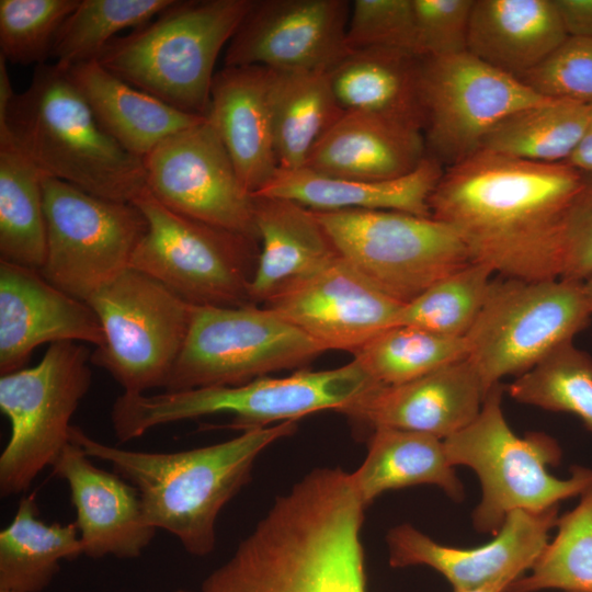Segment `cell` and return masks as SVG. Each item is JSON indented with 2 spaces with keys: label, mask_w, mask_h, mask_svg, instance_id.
<instances>
[{
  "label": "cell",
  "mask_w": 592,
  "mask_h": 592,
  "mask_svg": "<svg viewBox=\"0 0 592 592\" xmlns=\"http://www.w3.org/2000/svg\"><path fill=\"white\" fill-rule=\"evenodd\" d=\"M365 509L348 474L309 471L275 499L202 592H367Z\"/></svg>",
  "instance_id": "1"
},
{
  "label": "cell",
  "mask_w": 592,
  "mask_h": 592,
  "mask_svg": "<svg viewBox=\"0 0 592 592\" xmlns=\"http://www.w3.org/2000/svg\"><path fill=\"white\" fill-rule=\"evenodd\" d=\"M580 179L566 162L479 150L444 169L431 216L459 235L473 262L503 277L560 278L551 232Z\"/></svg>",
  "instance_id": "2"
},
{
  "label": "cell",
  "mask_w": 592,
  "mask_h": 592,
  "mask_svg": "<svg viewBox=\"0 0 592 592\" xmlns=\"http://www.w3.org/2000/svg\"><path fill=\"white\" fill-rule=\"evenodd\" d=\"M296 429V421H285L172 453L107 445L76 425L70 428L69 440L89 457L111 464L114 473L136 488L149 525L175 536L189 554L206 556L216 545L219 512L249 482L259 455Z\"/></svg>",
  "instance_id": "3"
},
{
  "label": "cell",
  "mask_w": 592,
  "mask_h": 592,
  "mask_svg": "<svg viewBox=\"0 0 592 592\" xmlns=\"http://www.w3.org/2000/svg\"><path fill=\"white\" fill-rule=\"evenodd\" d=\"M20 150L46 177L99 197L132 203L147 190L143 159L122 148L96 122L67 72L36 66L3 116Z\"/></svg>",
  "instance_id": "4"
},
{
  "label": "cell",
  "mask_w": 592,
  "mask_h": 592,
  "mask_svg": "<svg viewBox=\"0 0 592 592\" xmlns=\"http://www.w3.org/2000/svg\"><path fill=\"white\" fill-rule=\"evenodd\" d=\"M253 0H174L115 37L96 59L110 72L187 114L207 117L215 64Z\"/></svg>",
  "instance_id": "5"
},
{
  "label": "cell",
  "mask_w": 592,
  "mask_h": 592,
  "mask_svg": "<svg viewBox=\"0 0 592 592\" xmlns=\"http://www.w3.org/2000/svg\"><path fill=\"white\" fill-rule=\"evenodd\" d=\"M354 360L327 371L301 369L286 377H259L236 386H213L147 395L124 391L111 409L122 443L179 421L226 413L228 428L247 431L273 422L296 421L322 410L338 411L376 385Z\"/></svg>",
  "instance_id": "6"
},
{
  "label": "cell",
  "mask_w": 592,
  "mask_h": 592,
  "mask_svg": "<svg viewBox=\"0 0 592 592\" xmlns=\"http://www.w3.org/2000/svg\"><path fill=\"white\" fill-rule=\"evenodd\" d=\"M504 386L493 385L477 418L443 440L453 467L466 466L479 478L481 498L473 512L479 533L496 535L516 510L543 512L580 496L592 482V469L573 466L569 478L553 476L548 467L561 462L558 442L543 432L516 435L502 410Z\"/></svg>",
  "instance_id": "7"
},
{
  "label": "cell",
  "mask_w": 592,
  "mask_h": 592,
  "mask_svg": "<svg viewBox=\"0 0 592 592\" xmlns=\"http://www.w3.org/2000/svg\"><path fill=\"white\" fill-rule=\"evenodd\" d=\"M583 282L567 278H493L482 309L465 337L467 358L486 394L506 376L531 371L591 320Z\"/></svg>",
  "instance_id": "8"
},
{
  "label": "cell",
  "mask_w": 592,
  "mask_h": 592,
  "mask_svg": "<svg viewBox=\"0 0 592 592\" xmlns=\"http://www.w3.org/2000/svg\"><path fill=\"white\" fill-rule=\"evenodd\" d=\"M134 203L147 231L130 267L161 282L190 305L237 307L250 304L257 267V239L178 214L148 190Z\"/></svg>",
  "instance_id": "9"
},
{
  "label": "cell",
  "mask_w": 592,
  "mask_h": 592,
  "mask_svg": "<svg viewBox=\"0 0 592 592\" xmlns=\"http://www.w3.org/2000/svg\"><path fill=\"white\" fill-rule=\"evenodd\" d=\"M91 353L55 342L35 366L1 375L0 409L11 424L0 456L2 498L26 491L70 442L71 417L92 382Z\"/></svg>",
  "instance_id": "10"
},
{
  "label": "cell",
  "mask_w": 592,
  "mask_h": 592,
  "mask_svg": "<svg viewBox=\"0 0 592 592\" xmlns=\"http://www.w3.org/2000/svg\"><path fill=\"white\" fill-rule=\"evenodd\" d=\"M312 212L339 254L402 305L473 262L459 235L433 217L394 210Z\"/></svg>",
  "instance_id": "11"
},
{
  "label": "cell",
  "mask_w": 592,
  "mask_h": 592,
  "mask_svg": "<svg viewBox=\"0 0 592 592\" xmlns=\"http://www.w3.org/2000/svg\"><path fill=\"white\" fill-rule=\"evenodd\" d=\"M323 351L264 306L191 305L187 335L163 389L242 385L307 364Z\"/></svg>",
  "instance_id": "12"
},
{
  "label": "cell",
  "mask_w": 592,
  "mask_h": 592,
  "mask_svg": "<svg viewBox=\"0 0 592 592\" xmlns=\"http://www.w3.org/2000/svg\"><path fill=\"white\" fill-rule=\"evenodd\" d=\"M104 331L91 364L126 392L163 388L184 345L191 305L152 276L128 267L86 301Z\"/></svg>",
  "instance_id": "13"
},
{
  "label": "cell",
  "mask_w": 592,
  "mask_h": 592,
  "mask_svg": "<svg viewBox=\"0 0 592 592\" xmlns=\"http://www.w3.org/2000/svg\"><path fill=\"white\" fill-rule=\"evenodd\" d=\"M46 257L41 274L70 296L87 301L130 267L148 224L128 202L95 196L43 175Z\"/></svg>",
  "instance_id": "14"
},
{
  "label": "cell",
  "mask_w": 592,
  "mask_h": 592,
  "mask_svg": "<svg viewBox=\"0 0 592 592\" xmlns=\"http://www.w3.org/2000/svg\"><path fill=\"white\" fill-rule=\"evenodd\" d=\"M546 98L468 52L422 58L426 155L448 168L481 148L502 119Z\"/></svg>",
  "instance_id": "15"
},
{
  "label": "cell",
  "mask_w": 592,
  "mask_h": 592,
  "mask_svg": "<svg viewBox=\"0 0 592 592\" xmlns=\"http://www.w3.org/2000/svg\"><path fill=\"white\" fill-rule=\"evenodd\" d=\"M143 163L147 190L162 205L259 241L253 195L208 117L162 140Z\"/></svg>",
  "instance_id": "16"
},
{
  "label": "cell",
  "mask_w": 592,
  "mask_h": 592,
  "mask_svg": "<svg viewBox=\"0 0 592 592\" xmlns=\"http://www.w3.org/2000/svg\"><path fill=\"white\" fill-rule=\"evenodd\" d=\"M350 11L346 0H253L225 66L328 72L350 50Z\"/></svg>",
  "instance_id": "17"
},
{
  "label": "cell",
  "mask_w": 592,
  "mask_h": 592,
  "mask_svg": "<svg viewBox=\"0 0 592 592\" xmlns=\"http://www.w3.org/2000/svg\"><path fill=\"white\" fill-rule=\"evenodd\" d=\"M263 306L297 327L325 351L354 353L373 337L395 326L403 305L339 254Z\"/></svg>",
  "instance_id": "18"
},
{
  "label": "cell",
  "mask_w": 592,
  "mask_h": 592,
  "mask_svg": "<svg viewBox=\"0 0 592 592\" xmlns=\"http://www.w3.org/2000/svg\"><path fill=\"white\" fill-rule=\"evenodd\" d=\"M558 506L543 512H511L494 538L474 548L444 546L410 524L392 527L387 536L394 568L423 565L444 576L454 591H471L500 580L514 581L533 566L556 527Z\"/></svg>",
  "instance_id": "19"
},
{
  "label": "cell",
  "mask_w": 592,
  "mask_h": 592,
  "mask_svg": "<svg viewBox=\"0 0 592 592\" xmlns=\"http://www.w3.org/2000/svg\"><path fill=\"white\" fill-rule=\"evenodd\" d=\"M486 396L466 357L407 383L376 384L337 412L373 431L391 428L445 440L477 418Z\"/></svg>",
  "instance_id": "20"
},
{
  "label": "cell",
  "mask_w": 592,
  "mask_h": 592,
  "mask_svg": "<svg viewBox=\"0 0 592 592\" xmlns=\"http://www.w3.org/2000/svg\"><path fill=\"white\" fill-rule=\"evenodd\" d=\"M99 317L50 284L38 270L0 260V373L24 367L43 343L104 344Z\"/></svg>",
  "instance_id": "21"
},
{
  "label": "cell",
  "mask_w": 592,
  "mask_h": 592,
  "mask_svg": "<svg viewBox=\"0 0 592 592\" xmlns=\"http://www.w3.org/2000/svg\"><path fill=\"white\" fill-rule=\"evenodd\" d=\"M70 441L53 465V474L70 489L83 555L90 558L139 557L157 528L146 521L136 488L116 473L102 469Z\"/></svg>",
  "instance_id": "22"
},
{
  "label": "cell",
  "mask_w": 592,
  "mask_h": 592,
  "mask_svg": "<svg viewBox=\"0 0 592 592\" xmlns=\"http://www.w3.org/2000/svg\"><path fill=\"white\" fill-rule=\"evenodd\" d=\"M267 68L225 66L215 73L208 119L244 189L259 193L278 170L269 100Z\"/></svg>",
  "instance_id": "23"
},
{
  "label": "cell",
  "mask_w": 592,
  "mask_h": 592,
  "mask_svg": "<svg viewBox=\"0 0 592 592\" xmlns=\"http://www.w3.org/2000/svg\"><path fill=\"white\" fill-rule=\"evenodd\" d=\"M425 156L422 132L344 111L314 146L305 168L334 178L390 180L412 172Z\"/></svg>",
  "instance_id": "24"
},
{
  "label": "cell",
  "mask_w": 592,
  "mask_h": 592,
  "mask_svg": "<svg viewBox=\"0 0 592 592\" xmlns=\"http://www.w3.org/2000/svg\"><path fill=\"white\" fill-rule=\"evenodd\" d=\"M260 243L249 286L250 304L276 294L321 270L339 252L314 212L281 197L253 195Z\"/></svg>",
  "instance_id": "25"
},
{
  "label": "cell",
  "mask_w": 592,
  "mask_h": 592,
  "mask_svg": "<svg viewBox=\"0 0 592 592\" xmlns=\"http://www.w3.org/2000/svg\"><path fill=\"white\" fill-rule=\"evenodd\" d=\"M444 169L428 155L412 172L378 181L334 178L305 167L278 168L254 195L287 198L317 212L394 210L432 217L429 201Z\"/></svg>",
  "instance_id": "26"
},
{
  "label": "cell",
  "mask_w": 592,
  "mask_h": 592,
  "mask_svg": "<svg viewBox=\"0 0 592 592\" xmlns=\"http://www.w3.org/2000/svg\"><path fill=\"white\" fill-rule=\"evenodd\" d=\"M567 37L554 0H474L467 52L522 79Z\"/></svg>",
  "instance_id": "27"
},
{
  "label": "cell",
  "mask_w": 592,
  "mask_h": 592,
  "mask_svg": "<svg viewBox=\"0 0 592 592\" xmlns=\"http://www.w3.org/2000/svg\"><path fill=\"white\" fill-rule=\"evenodd\" d=\"M422 58L396 48L351 49L328 76L344 111L375 114L423 132Z\"/></svg>",
  "instance_id": "28"
},
{
  "label": "cell",
  "mask_w": 592,
  "mask_h": 592,
  "mask_svg": "<svg viewBox=\"0 0 592 592\" xmlns=\"http://www.w3.org/2000/svg\"><path fill=\"white\" fill-rule=\"evenodd\" d=\"M66 72L105 133L140 159L166 138L205 118L130 86L98 60L76 65Z\"/></svg>",
  "instance_id": "29"
},
{
  "label": "cell",
  "mask_w": 592,
  "mask_h": 592,
  "mask_svg": "<svg viewBox=\"0 0 592 592\" xmlns=\"http://www.w3.org/2000/svg\"><path fill=\"white\" fill-rule=\"evenodd\" d=\"M351 477L366 508L386 491L417 485L436 486L454 501L465 497L443 440L419 432L375 429L368 440L367 455Z\"/></svg>",
  "instance_id": "30"
},
{
  "label": "cell",
  "mask_w": 592,
  "mask_h": 592,
  "mask_svg": "<svg viewBox=\"0 0 592 592\" xmlns=\"http://www.w3.org/2000/svg\"><path fill=\"white\" fill-rule=\"evenodd\" d=\"M269 69V68H267ZM269 100L281 169H299L343 114L327 71L269 69Z\"/></svg>",
  "instance_id": "31"
},
{
  "label": "cell",
  "mask_w": 592,
  "mask_h": 592,
  "mask_svg": "<svg viewBox=\"0 0 592 592\" xmlns=\"http://www.w3.org/2000/svg\"><path fill=\"white\" fill-rule=\"evenodd\" d=\"M83 555L75 523H45L33 496L23 497L11 523L0 532V590L41 592L62 560Z\"/></svg>",
  "instance_id": "32"
},
{
  "label": "cell",
  "mask_w": 592,
  "mask_h": 592,
  "mask_svg": "<svg viewBox=\"0 0 592 592\" xmlns=\"http://www.w3.org/2000/svg\"><path fill=\"white\" fill-rule=\"evenodd\" d=\"M43 173L0 132V255L39 270L46 257Z\"/></svg>",
  "instance_id": "33"
},
{
  "label": "cell",
  "mask_w": 592,
  "mask_h": 592,
  "mask_svg": "<svg viewBox=\"0 0 592 592\" xmlns=\"http://www.w3.org/2000/svg\"><path fill=\"white\" fill-rule=\"evenodd\" d=\"M589 118L590 103L551 99L506 116L486 136L480 150L536 162H566Z\"/></svg>",
  "instance_id": "34"
},
{
  "label": "cell",
  "mask_w": 592,
  "mask_h": 592,
  "mask_svg": "<svg viewBox=\"0 0 592 592\" xmlns=\"http://www.w3.org/2000/svg\"><path fill=\"white\" fill-rule=\"evenodd\" d=\"M579 497L572 510L558 516L556 535L527 573L504 592H592V482Z\"/></svg>",
  "instance_id": "35"
},
{
  "label": "cell",
  "mask_w": 592,
  "mask_h": 592,
  "mask_svg": "<svg viewBox=\"0 0 592 592\" xmlns=\"http://www.w3.org/2000/svg\"><path fill=\"white\" fill-rule=\"evenodd\" d=\"M354 361L380 385H398L466 358V338L437 334L411 326L389 327L354 353Z\"/></svg>",
  "instance_id": "36"
},
{
  "label": "cell",
  "mask_w": 592,
  "mask_h": 592,
  "mask_svg": "<svg viewBox=\"0 0 592 592\" xmlns=\"http://www.w3.org/2000/svg\"><path fill=\"white\" fill-rule=\"evenodd\" d=\"M174 0H80L62 23L52 53L62 69L96 60L115 35L150 22Z\"/></svg>",
  "instance_id": "37"
},
{
  "label": "cell",
  "mask_w": 592,
  "mask_h": 592,
  "mask_svg": "<svg viewBox=\"0 0 592 592\" xmlns=\"http://www.w3.org/2000/svg\"><path fill=\"white\" fill-rule=\"evenodd\" d=\"M493 273L486 264L470 262L403 305L395 326L465 338L482 309Z\"/></svg>",
  "instance_id": "38"
},
{
  "label": "cell",
  "mask_w": 592,
  "mask_h": 592,
  "mask_svg": "<svg viewBox=\"0 0 592 592\" xmlns=\"http://www.w3.org/2000/svg\"><path fill=\"white\" fill-rule=\"evenodd\" d=\"M517 402L577 415L592 431V356L567 342L506 388Z\"/></svg>",
  "instance_id": "39"
},
{
  "label": "cell",
  "mask_w": 592,
  "mask_h": 592,
  "mask_svg": "<svg viewBox=\"0 0 592 592\" xmlns=\"http://www.w3.org/2000/svg\"><path fill=\"white\" fill-rule=\"evenodd\" d=\"M79 1L0 0V55L12 64L44 65Z\"/></svg>",
  "instance_id": "40"
},
{
  "label": "cell",
  "mask_w": 592,
  "mask_h": 592,
  "mask_svg": "<svg viewBox=\"0 0 592 592\" xmlns=\"http://www.w3.org/2000/svg\"><path fill=\"white\" fill-rule=\"evenodd\" d=\"M351 49L385 47L420 56L412 0H355L346 29Z\"/></svg>",
  "instance_id": "41"
},
{
  "label": "cell",
  "mask_w": 592,
  "mask_h": 592,
  "mask_svg": "<svg viewBox=\"0 0 592 592\" xmlns=\"http://www.w3.org/2000/svg\"><path fill=\"white\" fill-rule=\"evenodd\" d=\"M520 80L546 98L592 102V38L568 36Z\"/></svg>",
  "instance_id": "42"
},
{
  "label": "cell",
  "mask_w": 592,
  "mask_h": 592,
  "mask_svg": "<svg viewBox=\"0 0 592 592\" xmlns=\"http://www.w3.org/2000/svg\"><path fill=\"white\" fill-rule=\"evenodd\" d=\"M553 243L560 278L583 282L592 274V171L581 172L578 187L555 223Z\"/></svg>",
  "instance_id": "43"
},
{
  "label": "cell",
  "mask_w": 592,
  "mask_h": 592,
  "mask_svg": "<svg viewBox=\"0 0 592 592\" xmlns=\"http://www.w3.org/2000/svg\"><path fill=\"white\" fill-rule=\"evenodd\" d=\"M412 4L421 57L467 52L474 0H412Z\"/></svg>",
  "instance_id": "44"
},
{
  "label": "cell",
  "mask_w": 592,
  "mask_h": 592,
  "mask_svg": "<svg viewBox=\"0 0 592 592\" xmlns=\"http://www.w3.org/2000/svg\"><path fill=\"white\" fill-rule=\"evenodd\" d=\"M569 37L592 38V0H554Z\"/></svg>",
  "instance_id": "45"
},
{
  "label": "cell",
  "mask_w": 592,
  "mask_h": 592,
  "mask_svg": "<svg viewBox=\"0 0 592 592\" xmlns=\"http://www.w3.org/2000/svg\"><path fill=\"white\" fill-rule=\"evenodd\" d=\"M566 163L581 172L592 171V102H590V118L583 137Z\"/></svg>",
  "instance_id": "46"
},
{
  "label": "cell",
  "mask_w": 592,
  "mask_h": 592,
  "mask_svg": "<svg viewBox=\"0 0 592 592\" xmlns=\"http://www.w3.org/2000/svg\"><path fill=\"white\" fill-rule=\"evenodd\" d=\"M5 61L4 57L0 55V117L5 114L9 104L15 94L9 78Z\"/></svg>",
  "instance_id": "47"
},
{
  "label": "cell",
  "mask_w": 592,
  "mask_h": 592,
  "mask_svg": "<svg viewBox=\"0 0 592 592\" xmlns=\"http://www.w3.org/2000/svg\"><path fill=\"white\" fill-rule=\"evenodd\" d=\"M512 582V580H500L483 588L471 591H454V592H504L505 588Z\"/></svg>",
  "instance_id": "48"
},
{
  "label": "cell",
  "mask_w": 592,
  "mask_h": 592,
  "mask_svg": "<svg viewBox=\"0 0 592 592\" xmlns=\"http://www.w3.org/2000/svg\"><path fill=\"white\" fill-rule=\"evenodd\" d=\"M583 287L592 310V274L583 281Z\"/></svg>",
  "instance_id": "49"
},
{
  "label": "cell",
  "mask_w": 592,
  "mask_h": 592,
  "mask_svg": "<svg viewBox=\"0 0 592 592\" xmlns=\"http://www.w3.org/2000/svg\"><path fill=\"white\" fill-rule=\"evenodd\" d=\"M0 592H23V591H15V590H0Z\"/></svg>",
  "instance_id": "50"
},
{
  "label": "cell",
  "mask_w": 592,
  "mask_h": 592,
  "mask_svg": "<svg viewBox=\"0 0 592 592\" xmlns=\"http://www.w3.org/2000/svg\"><path fill=\"white\" fill-rule=\"evenodd\" d=\"M174 592H190V591L180 589V590H177V591H174Z\"/></svg>",
  "instance_id": "51"
}]
</instances>
